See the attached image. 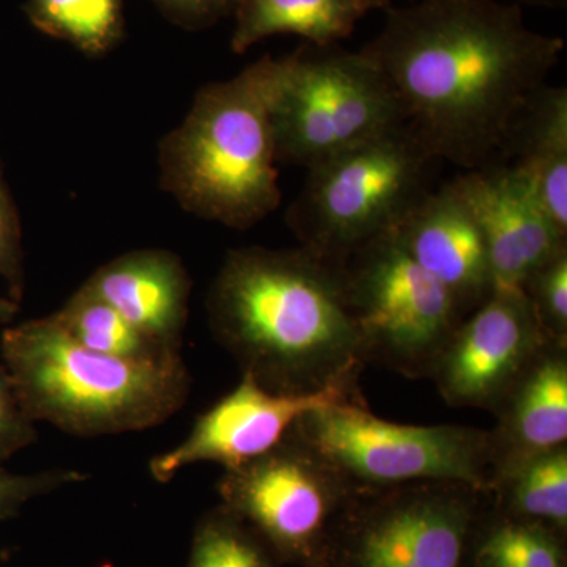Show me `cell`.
<instances>
[{"label": "cell", "mask_w": 567, "mask_h": 567, "mask_svg": "<svg viewBox=\"0 0 567 567\" xmlns=\"http://www.w3.org/2000/svg\"><path fill=\"white\" fill-rule=\"evenodd\" d=\"M385 10L361 52L390 81L410 128L440 163L470 171L502 162L565 40L532 31L514 2L420 0Z\"/></svg>", "instance_id": "cell-1"}, {"label": "cell", "mask_w": 567, "mask_h": 567, "mask_svg": "<svg viewBox=\"0 0 567 567\" xmlns=\"http://www.w3.org/2000/svg\"><path fill=\"white\" fill-rule=\"evenodd\" d=\"M205 306L216 341L265 390L303 395L360 386L368 363L341 265L301 246L234 249Z\"/></svg>", "instance_id": "cell-2"}, {"label": "cell", "mask_w": 567, "mask_h": 567, "mask_svg": "<svg viewBox=\"0 0 567 567\" xmlns=\"http://www.w3.org/2000/svg\"><path fill=\"white\" fill-rule=\"evenodd\" d=\"M284 58L265 55L237 76L204 85L159 144V182L183 210L251 229L279 207L274 106Z\"/></svg>", "instance_id": "cell-3"}, {"label": "cell", "mask_w": 567, "mask_h": 567, "mask_svg": "<svg viewBox=\"0 0 567 567\" xmlns=\"http://www.w3.org/2000/svg\"><path fill=\"white\" fill-rule=\"evenodd\" d=\"M0 360L28 415L74 436L158 427L192 393L185 361L145 364L93 352L51 316L3 330Z\"/></svg>", "instance_id": "cell-4"}, {"label": "cell", "mask_w": 567, "mask_h": 567, "mask_svg": "<svg viewBox=\"0 0 567 567\" xmlns=\"http://www.w3.org/2000/svg\"><path fill=\"white\" fill-rule=\"evenodd\" d=\"M439 163L406 123L308 169L287 224L301 248L344 264L401 224L431 192L429 181Z\"/></svg>", "instance_id": "cell-5"}, {"label": "cell", "mask_w": 567, "mask_h": 567, "mask_svg": "<svg viewBox=\"0 0 567 567\" xmlns=\"http://www.w3.org/2000/svg\"><path fill=\"white\" fill-rule=\"evenodd\" d=\"M402 125L394 89L363 52L308 44L284 58L274 106L279 163L311 169Z\"/></svg>", "instance_id": "cell-6"}, {"label": "cell", "mask_w": 567, "mask_h": 567, "mask_svg": "<svg viewBox=\"0 0 567 567\" xmlns=\"http://www.w3.org/2000/svg\"><path fill=\"white\" fill-rule=\"evenodd\" d=\"M293 431L354 491L421 481H458L491 491V434L484 429L391 423L368 404L347 402L305 413Z\"/></svg>", "instance_id": "cell-7"}, {"label": "cell", "mask_w": 567, "mask_h": 567, "mask_svg": "<svg viewBox=\"0 0 567 567\" xmlns=\"http://www.w3.org/2000/svg\"><path fill=\"white\" fill-rule=\"evenodd\" d=\"M488 492L458 481L357 491L336 518L328 567H468Z\"/></svg>", "instance_id": "cell-8"}, {"label": "cell", "mask_w": 567, "mask_h": 567, "mask_svg": "<svg viewBox=\"0 0 567 567\" xmlns=\"http://www.w3.org/2000/svg\"><path fill=\"white\" fill-rule=\"evenodd\" d=\"M341 267L365 363L385 365L406 379H429L465 319L454 298L413 260L395 227Z\"/></svg>", "instance_id": "cell-9"}, {"label": "cell", "mask_w": 567, "mask_h": 567, "mask_svg": "<svg viewBox=\"0 0 567 567\" xmlns=\"http://www.w3.org/2000/svg\"><path fill=\"white\" fill-rule=\"evenodd\" d=\"M354 492L293 429L264 456L226 470L218 483L223 506L276 558L301 567H328L331 529Z\"/></svg>", "instance_id": "cell-10"}, {"label": "cell", "mask_w": 567, "mask_h": 567, "mask_svg": "<svg viewBox=\"0 0 567 567\" xmlns=\"http://www.w3.org/2000/svg\"><path fill=\"white\" fill-rule=\"evenodd\" d=\"M547 344L524 292L495 290L458 323L429 379L447 405L495 413Z\"/></svg>", "instance_id": "cell-11"}, {"label": "cell", "mask_w": 567, "mask_h": 567, "mask_svg": "<svg viewBox=\"0 0 567 567\" xmlns=\"http://www.w3.org/2000/svg\"><path fill=\"white\" fill-rule=\"evenodd\" d=\"M368 404L360 386H339L316 394H279L251 377L197 417L178 445L148 462L153 481L167 484L188 466L212 462L226 470L256 461L289 435L305 413L336 404Z\"/></svg>", "instance_id": "cell-12"}, {"label": "cell", "mask_w": 567, "mask_h": 567, "mask_svg": "<svg viewBox=\"0 0 567 567\" xmlns=\"http://www.w3.org/2000/svg\"><path fill=\"white\" fill-rule=\"evenodd\" d=\"M486 241L495 290H518L537 267L567 246L516 167L492 163L451 182Z\"/></svg>", "instance_id": "cell-13"}, {"label": "cell", "mask_w": 567, "mask_h": 567, "mask_svg": "<svg viewBox=\"0 0 567 567\" xmlns=\"http://www.w3.org/2000/svg\"><path fill=\"white\" fill-rule=\"evenodd\" d=\"M395 229L413 260L445 287L462 316L495 292L483 233L451 182L424 194Z\"/></svg>", "instance_id": "cell-14"}, {"label": "cell", "mask_w": 567, "mask_h": 567, "mask_svg": "<svg viewBox=\"0 0 567 567\" xmlns=\"http://www.w3.org/2000/svg\"><path fill=\"white\" fill-rule=\"evenodd\" d=\"M81 287L148 338L182 352L193 282L177 254L167 249L122 254Z\"/></svg>", "instance_id": "cell-15"}, {"label": "cell", "mask_w": 567, "mask_h": 567, "mask_svg": "<svg viewBox=\"0 0 567 567\" xmlns=\"http://www.w3.org/2000/svg\"><path fill=\"white\" fill-rule=\"evenodd\" d=\"M494 415L492 481L511 466L567 446V346L544 347Z\"/></svg>", "instance_id": "cell-16"}, {"label": "cell", "mask_w": 567, "mask_h": 567, "mask_svg": "<svg viewBox=\"0 0 567 567\" xmlns=\"http://www.w3.org/2000/svg\"><path fill=\"white\" fill-rule=\"evenodd\" d=\"M532 186L559 233L567 237V89L543 85L518 114L502 162Z\"/></svg>", "instance_id": "cell-17"}, {"label": "cell", "mask_w": 567, "mask_h": 567, "mask_svg": "<svg viewBox=\"0 0 567 567\" xmlns=\"http://www.w3.org/2000/svg\"><path fill=\"white\" fill-rule=\"evenodd\" d=\"M374 9H382L375 0H238L230 47L244 54L279 33L328 47L347 39L361 18Z\"/></svg>", "instance_id": "cell-18"}, {"label": "cell", "mask_w": 567, "mask_h": 567, "mask_svg": "<svg viewBox=\"0 0 567 567\" xmlns=\"http://www.w3.org/2000/svg\"><path fill=\"white\" fill-rule=\"evenodd\" d=\"M491 505L507 516L567 533V446L511 466L492 481Z\"/></svg>", "instance_id": "cell-19"}, {"label": "cell", "mask_w": 567, "mask_h": 567, "mask_svg": "<svg viewBox=\"0 0 567 567\" xmlns=\"http://www.w3.org/2000/svg\"><path fill=\"white\" fill-rule=\"evenodd\" d=\"M50 316L63 333L93 352L145 364H171L183 360L182 352L148 338L82 287Z\"/></svg>", "instance_id": "cell-20"}, {"label": "cell", "mask_w": 567, "mask_h": 567, "mask_svg": "<svg viewBox=\"0 0 567 567\" xmlns=\"http://www.w3.org/2000/svg\"><path fill=\"white\" fill-rule=\"evenodd\" d=\"M468 567H567L565 536L488 505L477 522Z\"/></svg>", "instance_id": "cell-21"}, {"label": "cell", "mask_w": 567, "mask_h": 567, "mask_svg": "<svg viewBox=\"0 0 567 567\" xmlns=\"http://www.w3.org/2000/svg\"><path fill=\"white\" fill-rule=\"evenodd\" d=\"M25 13L40 32L85 54H103L122 33V0H28Z\"/></svg>", "instance_id": "cell-22"}, {"label": "cell", "mask_w": 567, "mask_h": 567, "mask_svg": "<svg viewBox=\"0 0 567 567\" xmlns=\"http://www.w3.org/2000/svg\"><path fill=\"white\" fill-rule=\"evenodd\" d=\"M275 558L264 540L221 505L197 525L188 567H276Z\"/></svg>", "instance_id": "cell-23"}, {"label": "cell", "mask_w": 567, "mask_h": 567, "mask_svg": "<svg viewBox=\"0 0 567 567\" xmlns=\"http://www.w3.org/2000/svg\"><path fill=\"white\" fill-rule=\"evenodd\" d=\"M520 290L548 341L567 346V246L537 267Z\"/></svg>", "instance_id": "cell-24"}, {"label": "cell", "mask_w": 567, "mask_h": 567, "mask_svg": "<svg viewBox=\"0 0 567 567\" xmlns=\"http://www.w3.org/2000/svg\"><path fill=\"white\" fill-rule=\"evenodd\" d=\"M85 480L87 476L78 470L54 468L31 473V475H18V473L7 472L2 466L0 468V524L17 516L32 499Z\"/></svg>", "instance_id": "cell-25"}, {"label": "cell", "mask_w": 567, "mask_h": 567, "mask_svg": "<svg viewBox=\"0 0 567 567\" xmlns=\"http://www.w3.org/2000/svg\"><path fill=\"white\" fill-rule=\"evenodd\" d=\"M0 278L9 287L11 300L21 303L24 293V249L17 204L11 197L0 163Z\"/></svg>", "instance_id": "cell-26"}, {"label": "cell", "mask_w": 567, "mask_h": 567, "mask_svg": "<svg viewBox=\"0 0 567 567\" xmlns=\"http://www.w3.org/2000/svg\"><path fill=\"white\" fill-rule=\"evenodd\" d=\"M37 423L21 405L13 383L0 360V468L37 442Z\"/></svg>", "instance_id": "cell-27"}, {"label": "cell", "mask_w": 567, "mask_h": 567, "mask_svg": "<svg viewBox=\"0 0 567 567\" xmlns=\"http://www.w3.org/2000/svg\"><path fill=\"white\" fill-rule=\"evenodd\" d=\"M159 3L183 20L205 22L215 20L226 10L229 0H158Z\"/></svg>", "instance_id": "cell-28"}, {"label": "cell", "mask_w": 567, "mask_h": 567, "mask_svg": "<svg viewBox=\"0 0 567 567\" xmlns=\"http://www.w3.org/2000/svg\"><path fill=\"white\" fill-rule=\"evenodd\" d=\"M20 312V303L11 298L0 297V327L13 322L14 317Z\"/></svg>", "instance_id": "cell-29"}, {"label": "cell", "mask_w": 567, "mask_h": 567, "mask_svg": "<svg viewBox=\"0 0 567 567\" xmlns=\"http://www.w3.org/2000/svg\"><path fill=\"white\" fill-rule=\"evenodd\" d=\"M517 6L543 7V9H565L567 0H513Z\"/></svg>", "instance_id": "cell-30"}, {"label": "cell", "mask_w": 567, "mask_h": 567, "mask_svg": "<svg viewBox=\"0 0 567 567\" xmlns=\"http://www.w3.org/2000/svg\"><path fill=\"white\" fill-rule=\"evenodd\" d=\"M377 3H379L382 9H386V7H390V3H388V0H375Z\"/></svg>", "instance_id": "cell-31"}]
</instances>
